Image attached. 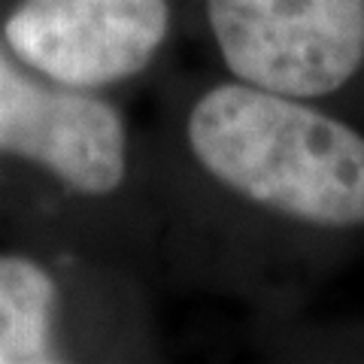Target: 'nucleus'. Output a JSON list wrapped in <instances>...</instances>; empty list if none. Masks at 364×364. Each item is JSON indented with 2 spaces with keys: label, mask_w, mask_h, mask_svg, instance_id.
Returning a JSON list of instances; mask_svg holds the SVG:
<instances>
[{
  "label": "nucleus",
  "mask_w": 364,
  "mask_h": 364,
  "mask_svg": "<svg viewBox=\"0 0 364 364\" xmlns=\"http://www.w3.org/2000/svg\"><path fill=\"white\" fill-rule=\"evenodd\" d=\"M188 146L207 173L282 219L364 228V134L318 100L225 82L188 112Z\"/></svg>",
  "instance_id": "obj_1"
},
{
  "label": "nucleus",
  "mask_w": 364,
  "mask_h": 364,
  "mask_svg": "<svg viewBox=\"0 0 364 364\" xmlns=\"http://www.w3.org/2000/svg\"><path fill=\"white\" fill-rule=\"evenodd\" d=\"M234 79L325 100L364 70V0H207Z\"/></svg>",
  "instance_id": "obj_2"
},
{
  "label": "nucleus",
  "mask_w": 364,
  "mask_h": 364,
  "mask_svg": "<svg viewBox=\"0 0 364 364\" xmlns=\"http://www.w3.org/2000/svg\"><path fill=\"white\" fill-rule=\"evenodd\" d=\"M21 61L70 88L143 73L170 33L167 0H21L6 18Z\"/></svg>",
  "instance_id": "obj_3"
},
{
  "label": "nucleus",
  "mask_w": 364,
  "mask_h": 364,
  "mask_svg": "<svg viewBox=\"0 0 364 364\" xmlns=\"http://www.w3.org/2000/svg\"><path fill=\"white\" fill-rule=\"evenodd\" d=\"M0 155L37 161L88 198L116 191L128 170L119 109L82 88H46L0 55Z\"/></svg>",
  "instance_id": "obj_4"
},
{
  "label": "nucleus",
  "mask_w": 364,
  "mask_h": 364,
  "mask_svg": "<svg viewBox=\"0 0 364 364\" xmlns=\"http://www.w3.org/2000/svg\"><path fill=\"white\" fill-rule=\"evenodd\" d=\"M55 282L21 255H0V364L61 361L52 343Z\"/></svg>",
  "instance_id": "obj_5"
}]
</instances>
